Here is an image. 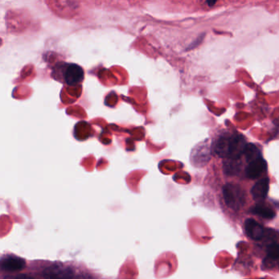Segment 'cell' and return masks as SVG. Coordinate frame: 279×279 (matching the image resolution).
Returning <instances> with one entry per match:
<instances>
[{
	"mask_svg": "<svg viewBox=\"0 0 279 279\" xmlns=\"http://www.w3.org/2000/svg\"><path fill=\"white\" fill-rule=\"evenodd\" d=\"M267 259L275 260H279V241H273L267 245Z\"/></svg>",
	"mask_w": 279,
	"mask_h": 279,
	"instance_id": "8fae6325",
	"label": "cell"
},
{
	"mask_svg": "<svg viewBox=\"0 0 279 279\" xmlns=\"http://www.w3.org/2000/svg\"><path fill=\"white\" fill-rule=\"evenodd\" d=\"M84 71L76 64H68L64 72V80L70 86H75L84 80Z\"/></svg>",
	"mask_w": 279,
	"mask_h": 279,
	"instance_id": "277c9868",
	"label": "cell"
},
{
	"mask_svg": "<svg viewBox=\"0 0 279 279\" xmlns=\"http://www.w3.org/2000/svg\"><path fill=\"white\" fill-rule=\"evenodd\" d=\"M241 170V162L239 159L228 158L224 162V170L227 175H236Z\"/></svg>",
	"mask_w": 279,
	"mask_h": 279,
	"instance_id": "9c48e42d",
	"label": "cell"
},
{
	"mask_svg": "<svg viewBox=\"0 0 279 279\" xmlns=\"http://www.w3.org/2000/svg\"><path fill=\"white\" fill-rule=\"evenodd\" d=\"M246 142L239 134H229L221 135L214 144V151L222 158L240 159L244 155Z\"/></svg>",
	"mask_w": 279,
	"mask_h": 279,
	"instance_id": "6da1fadb",
	"label": "cell"
},
{
	"mask_svg": "<svg viewBox=\"0 0 279 279\" xmlns=\"http://www.w3.org/2000/svg\"><path fill=\"white\" fill-rule=\"evenodd\" d=\"M269 190V178H263L255 183L251 190L252 198L256 202H262L267 198Z\"/></svg>",
	"mask_w": 279,
	"mask_h": 279,
	"instance_id": "52a82bcc",
	"label": "cell"
},
{
	"mask_svg": "<svg viewBox=\"0 0 279 279\" xmlns=\"http://www.w3.org/2000/svg\"><path fill=\"white\" fill-rule=\"evenodd\" d=\"M206 2H207V5L209 6L212 7L216 4L217 0H206Z\"/></svg>",
	"mask_w": 279,
	"mask_h": 279,
	"instance_id": "7c38bea8",
	"label": "cell"
},
{
	"mask_svg": "<svg viewBox=\"0 0 279 279\" xmlns=\"http://www.w3.org/2000/svg\"><path fill=\"white\" fill-rule=\"evenodd\" d=\"M244 155L248 163L262 157L260 149L253 143H247L244 151Z\"/></svg>",
	"mask_w": 279,
	"mask_h": 279,
	"instance_id": "30bf717a",
	"label": "cell"
},
{
	"mask_svg": "<svg viewBox=\"0 0 279 279\" xmlns=\"http://www.w3.org/2000/svg\"><path fill=\"white\" fill-rule=\"evenodd\" d=\"M0 266L3 272L9 273H17L25 268V261L24 259L20 258L18 256L7 254L2 256Z\"/></svg>",
	"mask_w": 279,
	"mask_h": 279,
	"instance_id": "3957f363",
	"label": "cell"
},
{
	"mask_svg": "<svg viewBox=\"0 0 279 279\" xmlns=\"http://www.w3.org/2000/svg\"><path fill=\"white\" fill-rule=\"evenodd\" d=\"M267 170V162L264 158H258L249 162L245 169L246 177L250 179H256Z\"/></svg>",
	"mask_w": 279,
	"mask_h": 279,
	"instance_id": "8992f818",
	"label": "cell"
},
{
	"mask_svg": "<svg viewBox=\"0 0 279 279\" xmlns=\"http://www.w3.org/2000/svg\"><path fill=\"white\" fill-rule=\"evenodd\" d=\"M245 234L254 241H260L265 237V229L253 219H247L244 224Z\"/></svg>",
	"mask_w": 279,
	"mask_h": 279,
	"instance_id": "5b68a950",
	"label": "cell"
},
{
	"mask_svg": "<svg viewBox=\"0 0 279 279\" xmlns=\"http://www.w3.org/2000/svg\"><path fill=\"white\" fill-rule=\"evenodd\" d=\"M223 196L227 206L232 210H238L245 204V191L239 185L227 183L223 189Z\"/></svg>",
	"mask_w": 279,
	"mask_h": 279,
	"instance_id": "7a4b0ae2",
	"label": "cell"
},
{
	"mask_svg": "<svg viewBox=\"0 0 279 279\" xmlns=\"http://www.w3.org/2000/svg\"><path fill=\"white\" fill-rule=\"evenodd\" d=\"M250 211L252 214H256L266 220H273L276 216L274 210L270 206L264 203V202H257L253 207L251 208Z\"/></svg>",
	"mask_w": 279,
	"mask_h": 279,
	"instance_id": "ba28073f",
	"label": "cell"
}]
</instances>
